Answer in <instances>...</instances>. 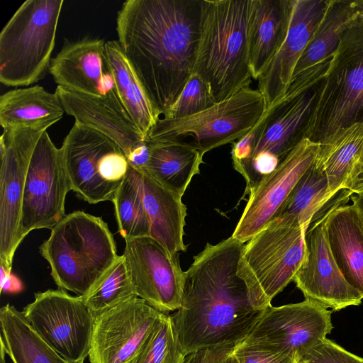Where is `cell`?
Wrapping results in <instances>:
<instances>
[{
    "mask_svg": "<svg viewBox=\"0 0 363 363\" xmlns=\"http://www.w3.org/2000/svg\"><path fill=\"white\" fill-rule=\"evenodd\" d=\"M202 0H128L118 12V41L160 116L194 72Z\"/></svg>",
    "mask_w": 363,
    "mask_h": 363,
    "instance_id": "cell-1",
    "label": "cell"
},
{
    "mask_svg": "<svg viewBox=\"0 0 363 363\" xmlns=\"http://www.w3.org/2000/svg\"><path fill=\"white\" fill-rule=\"evenodd\" d=\"M244 244L232 235L216 245L207 243L184 272L182 306L171 318L186 356L237 345L262 313L252 306L238 274Z\"/></svg>",
    "mask_w": 363,
    "mask_h": 363,
    "instance_id": "cell-2",
    "label": "cell"
},
{
    "mask_svg": "<svg viewBox=\"0 0 363 363\" xmlns=\"http://www.w3.org/2000/svg\"><path fill=\"white\" fill-rule=\"evenodd\" d=\"M253 0H202L193 73L207 84L215 103L249 87V28Z\"/></svg>",
    "mask_w": 363,
    "mask_h": 363,
    "instance_id": "cell-3",
    "label": "cell"
},
{
    "mask_svg": "<svg viewBox=\"0 0 363 363\" xmlns=\"http://www.w3.org/2000/svg\"><path fill=\"white\" fill-rule=\"evenodd\" d=\"M59 289L86 294L118 257L108 224L82 211L66 215L39 247Z\"/></svg>",
    "mask_w": 363,
    "mask_h": 363,
    "instance_id": "cell-4",
    "label": "cell"
},
{
    "mask_svg": "<svg viewBox=\"0 0 363 363\" xmlns=\"http://www.w3.org/2000/svg\"><path fill=\"white\" fill-rule=\"evenodd\" d=\"M315 90L303 138L321 144L340 130L363 121V0Z\"/></svg>",
    "mask_w": 363,
    "mask_h": 363,
    "instance_id": "cell-5",
    "label": "cell"
},
{
    "mask_svg": "<svg viewBox=\"0 0 363 363\" xmlns=\"http://www.w3.org/2000/svg\"><path fill=\"white\" fill-rule=\"evenodd\" d=\"M306 230L295 218L280 216L244 244L238 274L255 309L271 306L273 298L293 281L305 257Z\"/></svg>",
    "mask_w": 363,
    "mask_h": 363,
    "instance_id": "cell-6",
    "label": "cell"
},
{
    "mask_svg": "<svg viewBox=\"0 0 363 363\" xmlns=\"http://www.w3.org/2000/svg\"><path fill=\"white\" fill-rule=\"evenodd\" d=\"M315 87L283 98L267 109L257 124L232 143L234 169L250 191L304 138L303 130L315 102Z\"/></svg>",
    "mask_w": 363,
    "mask_h": 363,
    "instance_id": "cell-7",
    "label": "cell"
},
{
    "mask_svg": "<svg viewBox=\"0 0 363 363\" xmlns=\"http://www.w3.org/2000/svg\"><path fill=\"white\" fill-rule=\"evenodd\" d=\"M63 0H26L0 33V82L30 85L49 69Z\"/></svg>",
    "mask_w": 363,
    "mask_h": 363,
    "instance_id": "cell-8",
    "label": "cell"
},
{
    "mask_svg": "<svg viewBox=\"0 0 363 363\" xmlns=\"http://www.w3.org/2000/svg\"><path fill=\"white\" fill-rule=\"evenodd\" d=\"M266 111L260 91L245 87L194 115L178 119L159 118L150 130L147 140L162 143L191 137V143L205 154L242 138Z\"/></svg>",
    "mask_w": 363,
    "mask_h": 363,
    "instance_id": "cell-9",
    "label": "cell"
},
{
    "mask_svg": "<svg viewBox=\"0 0 363 363\" xmlns=\"http://www.w3.org/2000/svg\"><path fill=\"white\" fill-rule=\"evenodd\" d=\"M60 149L71 191L91 204L112 202L130 168L121 147L75 122Z\"/></svg>",
    "mask_w": 363,
    "mask_h": 363,
    "instance_id": "cell-10",
    "label": "cell"
},
{
    "mask_svg": "<svg viewBox=\"0 0 363 363\" xmlns=\"http://www.w3.org/2000/svg\"><path fill=\"white\" fill-rule=\"evenodd\" d=\"M22 313L38 335L69 362L84 363L89 357L95 318L80 296L61 289L38 292Z\"/></svg>",
    "mask_w": 363,
    "mask_h": 363,
    "instance_id": "cell-11",
    "label": "cell"
},
{
    "mask_svg": "<svg viewBox=\"0 0 363 363\" xmlns=\"http://www.w3.org/2000/svg\"><path fill=\"white\" fill-rule=\"evenodd\" d=\"M48 125L3 129L0 139V264L11 272L28 165Z\"/></svg>",
    "mask_w": 363,
    "mask_h": 363,
    "instance_id": "cell-12",
    "label": "cell"
},
{
    "mask_svg": "<svg viewBox=\"0 0 363 363\" xmlns=\"http://www.w3.org/2000/svg\"><path fill=\"white\" fill-rule=\"evenodd\" d=\"M331 313L308 299L278 307L269 306L243 341L288 356L298 363L331 333Z\"/></svg>",
    "mask_w": 363,
    "mask_h": 363,
    "instance_id": "cell-13",
    "label": "cell"
},
{
    "mask_svg": "<svg viewBox=\"0 0 363 363\" xmlns=\"http://www.w3.org/2000/svg\"><path fill=\"white\" fill-rule=\"evenodd\" d=\"M69 191L60 149L45 131L35 147L27 172L20 223L21 241L33 230H51L66 216L65 203Z\"/></svg>",
    "mask_w": 363,
    "mask_h": 363,
    "instance_id": "cell-14",
    "label": "cell"
},
{
    "mask_svg": "<svg viewBox=\"0 0 363 363\" xmlns=\"http://www.w3.org/2000/svg\"><path fill=\"white\" fill-rule=\"evenodd\" d=\"M125 242L123 255L136 296L161 313L178 310L184 284L179 255H170L150 236Z\"/></svg>",
    "mask_w": 363,
    "mask_h": 363,
    "instance_id": "cell-15",
    "label": "cell"
},
{
    "mask_svg": "<svg viewBox=\"0 0 363 363\" xmlns=\"http://www.w3.org/2000/svg\"><path fill=\"white\" fill-rule=\"evenodd\" d=\"M333 199L316 213L305 233V257L293 281L305 299L338 311L359 306L363 296L346 281L328 243L324 219Z\"/></svg>",
    "mask_w": 363,
    "mask_h": 363,
    "instance_id": "cell-16",
    "label": "cell"
},
{
    "mask_svg": "<svg viewBox=\"0 0 363 363\" xmlns=\"http://www.w3.org/2000/svg\"><path fill=\"white\" fill-rule=\"evenodd\" d=\"M161 313L134 296L95 317L90 363H133Z\"/></svg>",
    "mask_w": 363,
    "mask_h": 363,
    "instance_id": "cell-17",
    "label": "cell"
},
{
    "mask_svg": "<svg viewBox=\"0 0 363 363\" xmlns=\"http://www.w3.org/2000/svg\"><path fill=\"white\" fill-rule=\"evenodd\" d=\"M320 143L303 138L279 165L250 191L232 236L247 242L279 216L301 177L314 164Z\"/></svg>",
    "mask_w": 363,
    "mask_h": 363,
    "instance_id": "cell-18",
    "label": "cell"
},
{
    "mask_svg": "<svg viewBox=\"0 0 363 363\" xmlns=\"http://www.w3.org/2000/svg\"><path fill=\"white\" fill-rule=\"evenodd\" d=\"M325 5L326 0H292L285 38L257 79L267 110L284 97L296 65L322 18Z\"/></svg>",
    "mask_w": 363,
    "mask_h": 363,
    "instance_id": "cell-19",
    "label": "cell"
},
{
    "mask_svg": "<svg viewBox=\"0 0 363 363\" xmlns=\"http://www.w3.org/2000/svg\"><path fill=\"white\" fill-rule=\"evenodd\" d=\"M65 112L75 122L91 128L115 142L126 157L147 139L122 105L115 88L94 96L57 86L55 92Z\"/></svg>",
    "mask_w": 363,
    "mask_h": 363,
    "instance_id": "cell-20",
    "label": "cell"
},
{
    "mask_svg": "<svg viewBox=\"0 0 363 363\" xmlns=\"http://www.w3.org/2000/svg\"><path fill=\"white\" fill-rule=\"evenodd\" d=\"M104 40L84 37L65 40L51 60L49 72L58 86L82 94L105 96L114 89L105 53Z\"/></svg>",
    "mask_w": 363,
    "mask_h": 363,
    "instance_id": "cell-21",
    "label": "cell"
},
{
    "mask_svg": "<svg viewBox=\"0 0 363 363\" xmlns=\"http://www.w3.org/2000/svg\"><path fill=\"white\" fill-rule=\"evenodd\" d=\"M353 193L340 191L324 219L330 251L343 277L363 296V225L354 204H346Z\"/></svg>",
    "mask_w": 363,
    "mask_h": 363,
    "instance_id": "cell-22",
    "label": "cell"
},
{
    "mask_svg": "<svg viewBox=\"0 0 363 363\" xmlns=\"http://www.w3.org/2000/svg\"><path fill=\"white\" fill-rule=\"evenodd\" d=\"M292 0H253L249 28V64L257 80L278 52L289 26Z\"/></svg>",
    "mask_w": 363,
    "mask_h": 363,
    "instance_id": "cell-23",
    "label": "cell"
},
{
    "mask_svg": "<svg viewBox=\"0 0 363 363\" xmlns=\"http://www.w3.org/2000/svg\"><path fill=\"white\" fill-rule=\"evenodd\" d=\"M138 170L143 200L151 225L150 237L170 255H179L186 250L184 242L186 207L182 197Z\"/></svg>",
    "mask_w": 363,
    "mask_h": 363,
    "instance_id": "cell-24",
    "label": "cell"
},
{
    "mask_svg": "<svg viewBox=\"0 0 363 363\" xmlns=\"http://www.w3.org/2000/svg\"><path fill=\"white\" fill-rule=\"evenodd\" d=\"M315 164L327 175L329 199L348 189L363 173V121L340 130L322 143Z\"/></svg>",
    "mask_w": 363,
    "mask_h": 363,
    "instance_id": "cell-25",
    "label": "cell"
},
{
    "mask_svg": "<svg viewBox=\"0 0 363 363\" xmlns=\"http://www.w3.org/2000/svg\"><path fill=\"white\" fill-rule=\"evenodd\" d=\"M148 142L150 157L139 170L182 197L192 178L199 174L204 154L191 143L183 140Z\"/></svg>",
    "mask_w": 363,
    "mask_h": 363,
    "instance_id": "cell-26",
    "label": "cell"
},
{
    "mask_svg": "<svg viewBox=\"0 0 363 363\" xmlns=\"http://www.w3.org/2000/svg\"><path fill=\"white\" fill-rule=\"evenodd\" d=\"M65 113L55 93L33 86L10 90L0 96V125L3 129L51 126Z\"/></svg>",
    "mask_w": 363,
    "mask_h": 363,
    "instance_id": "cell-27",
    "label": "cell"
},
{
    "mask_svg": "<svg viewBox=\"0 0 363 363\" xmlns=\"http://www.w3.org/2000/svg\"><path fill=\"white\" fill-rule=\"evenodd\" d=\"M105 53L116 92L125 111L147 139L160 115L150 103L118 40L105 43Z\"/></svg>",
    "mask_w": 363,
    "mask_h": 363,
    "instance_id": "cell-28",
    "label": "cell"
},
{
    "mask_svg": "<svg viewBox=\"0 0 363 363\" xmlns=\"http://www.w3.org/2000/svg\"><path fill=\"white\" fill-rule=\"evenodd\" d=\"M1 343L13 363H71L33 329L22 312L6 304L0 309Z\"/></svg>",
    "mask_w": 363,
    "mask_h": 363,
    "instance_id": "cell-29",
    "label": "cell"
},
{
    "mask_svg": "<svg viewBox=\"0 0 363 363\" xmlns=\"http://www.w3.org/2000/svg\"><path fill=\"white\" fill-rule=\"evenodd\" d=\"M361 4L362 0H326L322 18L296 65L292 78L332 55Z\"/></svg>",
    "mask_w": 363,
    "mask_h": 363,
    "instance_id": "cell-30",
    "label": "cell"
},
{
    "mask_svg": "<svg viewBox=\"0 0 363 363\" xmlns=\"http://www.w3.org/2000/svg\"><path fill=\"white\" fill-rule=\"evenodd\" d=\"M330 200L327 175L314 162L298 179L278 216H292L308 229L316 213Z\"/></svg>",
    "mask_w": 363,
    "mask_h": 363,
    "instance_id": "cell-31",
    "label": "cell"
},
{
    "mask_svg": "<svg viewBox=\"0 0 363 363\" xmlns=\"http://www.w3.org/2000/svg\"><path fill=\"white\" fill-rule=\"evenodd\" d=\"M112 202L118 232L125 240L150 236L151 225L143 200L138 169L130 166Z\"/></svg>",
    "mask_w": 363,
    "mask_h": 363,
    "instance_id": "cell-32",
    "label": "cell"
},
{
    "mask_svg": "<svg viewBox=\"0 0 363 363\" xmlns=\"http://www.w3.org/2000/svg\"><path fill=\"white\" fill-rule=\"evenodd\" d=\"M94 317L137 296L123 255L85 295L80 296Z\"/></svg>",
    "mask_w": 363,
    "mask_h": 363,
    "instance_id": "cell-33",
    "label": "cell"
},
{
    "mask_svg": "<svg viewBox=\"0 0 363 363\" xmlns=\"http://www.w3.org/2000/svg\"><path fill=\"white\" fill-rule=\"evenodd\" d=\"M171 315L162 313L133 363H184Z\"/></svg>",
    "mask_w": 363,
    "mask_h": 363,
    "instance_id": "cell-34",
    "label": "cell"
},
{
    "mask_svg": "<svg viewBox=\"0 0 363 363\" xmlns=\"http://www.w3.org/2000/svg\"><path fill=\"white\" fill-rule=\"evenodd\" d=\"M215 104L209 88L196 73H192L174 102L162 114L165 119L194 115Z\"/></svg>",
    "mask_w": 363,
    "mask_h": 363,
    "instance_id": "cell-35",
    "label": "cell"
},
{
    "mask_svg": "<svg viewBox=\"0 0 363 363\" xmlns=\"http://www.w3.org/2000/svg\"><path fill=\"white\" fill-rule=\"evenodd\" d=\"M300 362L307 363H363V358L348 352L325 337L320 344L312 348Z\"/></svg>",
    "mask_w": 363,
    "mask_h": 363,
    "instance_id": "cell-36",
    "label": "cell"
},
{
    "mask_svg": "<svg viewBox=\"0 0 363 363\" xmlns=\"http://www.w3.org/2000/svg\"><path fill=\"white\" fill-rule=\"evenodd\" d=\"M233 352L238 363H298L288 356L245 341L235 345Z\"/></svg>",
    "mask_w": 363,
    "mask_h": 363,
    "instance_id": "cell-37",
    "label": "cell"
},
{
    "mask_svg": "<svg viewBox=\"0 0 363 363\" xmlns=\"http://www.w3.org/2000/svg\"><path fill=\"white\" fill-rule=\"evenodd\" d=\"M235 346H222L200 350L186 356L184 363H238Z\"/></svg>",
    "mask_w": 363,
    "mask_h": 363,
    "instance_id": "cell-38",
    "label": "cell"
},
{
    "mask_svg": "<svg viewBox=\"0 0 363 363\" xmlns=\"http://www.w3.org/2000/svg\"><path fill=\"white\" fill-rule=\"evenodd\" d=\"M1 279L0 286L1 293H18L23 289V284L21 279L9 272L5 267L0 264Z\"/></svg>",
    "mask_w": 363,
    "mask_h": 363,
    "instance_id": "cell-39",
    "label": "cell"
},
{
    "mask_svg": "<svg viewBox=\"0 0 363 363\" xmlns=\"http://www.w3.org/2000/svg\"><path fill=\"white\" fill-rule=\"evenodd\" d=\"M150 153V145L146 140L127 157L130 166L136 169H141L148 160Z\"/></svg>",
    "mask_w": 363,
    "mask_h": 363,
    "instance_id": "cell-40",
    "label": "cell"
},
{
    "mask_svg": "<svg viewBox=\"0 0 363 363\" xmlns=\"http://www.w3.org/2000/svg\"><path fill=\"white\" fill-rule=\"evenodd\" d=\"M348 190L353 194L363 196V173L352 182Z\"/></svg>",
    "mask_w": 363,
    "mask_h": 363,
    "instance_id": "cell-41",
    "label": "cell"
},
{
    "mask_svg": "<svg viewBox=\"0 0 363 363\" xmlns=\"http://www.w3.org/2000/svg\"><path fill=\"white\" fill-rule=\"evenodd\" d=\"M350 199L352 201L358 211L362 225H363V196L352 194L350 196Z\"/></svg>",
    "mask_w": 363,
    "mask_h": 363,
    "instance_id": "cell-42",
    "label": "cell"
},
{
    "mask_svg": "<svg viewBox=\"0 0 363 363\" xmlns=\"http://www.w3.org/2000/svg\"><path fill=\"white\" fill-rule=\"evenodd\" d=\"M6 350L2 343H1V361L0 363H6L5 362V356H6Z\"/></svg>",
    "mask_w": 363,
    "mask_h": 363,
    "instance_id": "cell-43",
    "label": "cell"
},
{
    "mask_svg": "<svg viewBox=\"0 0 363 363\" xmlns=\"http://www.w3.org/2000/svg\"><path fill=\"white\" fill-rule=\"evenodd\" d=\"M298 363H307V362H300Z\"/></svg>",
    "mask_w": 363,
    "mask_h": 363,
    "instance_id": "cell-44",
    "label": "cell"
}]
</instances>
